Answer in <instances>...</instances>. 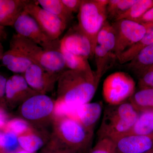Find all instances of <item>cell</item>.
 Segmentation results:
<instances>
[{
  "instance_id": "cell-1",
  "label": "cell",
  "mask_w": 153,
  "mask_h": 153,
  "mask_svg": "<svg viewBox=\"0 0 153 153\" xmlns=\"http://www.w3.org/2000/svg\"><path fill=\"white\" fill-rule=\"evenodd\" d=\"M99 82L92 70H65L57 80V100L72 106L88 103L93 98Z\"/></svg>"
},
{
  "instance_id": "cell-2",
  "label": "cell",
  "mask_w": 153,
  "mask_h": 153,
  "mask_svg": "<svg viewBox=\"0 0 153 153\" xmlns=\"http://www.w3.org/2000/svg\"><path fill=\"white\" fill-rule=\"evenodd\" d=\"M54 137L51 144L73 153H88L91 149L94 133L73 118H55Z\"/></svg>"
},
{
  "instance_id": "cell-3",
  "label": "cell",
  "mask_w": 153,
  "mask_h": 153,
  "mask_svg": "<svg viewBox=\"0 0 153 153\" xmlns=\"http://www.w3.org/2000/svg\"><path fill=\"white\" fill-rule=\"evenodd\" d=\"M139 111L130 102L108 105L104 110L98 131L99 139L112 141L128 134L136 121Z\"/></svg>"
},
{
  "instance_id": "cell-4",
  "label": "cell",
  "mask_w": 153,
  "mask_h": 153,
  "mask_svg": "<svg viewBox=\"0 0 153 153\" xmlns=\"http://www.w3.org/2000/svg\"><path fill=\"white\" fill-rule=\"evenodd\" d=\"M108 0H82L77 15L78 28L88 38L94 56L97 38L107 21Z\"/></svg>"
},
{
  "instance_id": "cell-5",
  "label": "cell",
  "mask_w": 153,
  "mask_h": 153,
  "mask_svg": "<svg viewBox=\"0 0 153 153\" xmlns=\"http://www.w3.org/2000/svg\"><path fill=\"white\" fill-rule=\"evenodd\" d=\"M136 83L127 73L118 71L110 74L105 79L102 85V95L109 105L123 103L133 95Z\"/></svg>"
},
{
  "instance_id": "cell-6",
  "label": "cell",
  "mask_w": 153,
  "mask_h": 153,
  "mask_svg": "<svg viewBox=\"0 0 153 153\" xmlns=\"http://www.w3.org/2000/svg\"><path fill=\"white\" fill-rule=\"evenodd\" d=\"M13 27L16 34L27 38L44 50L60 48V40L50 39L42 31L34 18L25 11L17 19Z\"/></svg>"
},
{
  "instance_id": "cell-7",
  "label": "cell",
  "mask_w": 153,
  "mask_h": 153,
  "mask_svg": "<svg viewBox=\"0 0 153 153\" xmlns=\"http://www.w3.org/2000/svg\"><path fill=\"white\" fill-rule=\"evenodd\" d=\"M112 25L116 34L114 53L117 57L139 41L148 31L144 25L127 19L115 21Z\"/></svg>"
},
{
  "instance_id": "cell-8",
  "label": "cell",
  "mask_w": 153,
  "mask_h": 153,
  "mask_svg": "<svg viewBox=\"0 0 153 153\" xmlns=\"http://www.w3.org/2000/svg\"><path fill=\"white\" fill-rule=\"evenodd\" d=\"M55 104V101L46 94H37L22 102L20 113L29 123H40L53 117Z\"/></svg>"
},
{
  "instance_id": "cell-9",
  "label": "cell",
  "mask_w": 153,
  "mask_h": 153,
  "mask_svg": "<svg viewBox=\"0 0 153 153\" xmlns=\"http://www.w3.org/2000/svg\"><path fill=\"white\" fill-rule=\"evenodd\" d=\"M25 11L34 18L42 31L51 40H58L67 27V24L42 8L35 1H31L25 7Z\"/></svg>"
},
{
  "instance_id": "cell-10",
  "label": "cell",
  "mask_w": 153,
  "mask_h": 153,
  "mask_svg": "<svg viewBox=\"0 0 153 153\" xmlns=\"http://www.w3.org/2000/svg\"><path fill=\"white\" fill-rule=\"evenodd\" d=\"M61 74L49 72L37 64H33L22 75L32 89L37 93L46 94L53 89Z\"/></svg>"
},
{
  "instance_id": "cell-11",
  "label": "cell",
  "mask_w": 153,
  "mask_h": 153,
  "mask_svg": "<svg viewBox=\"0 0 153 153\" xmlns=\"http://www.w3.org/2000/svg\"><path fill=\"white\" fill-rule=\"evenodd\" d=\"M60 46L70 53L87 59L94 56L90 41L77 25L69 29L60 40Z\"/></svg>"
},
{
  "instance_id": "cell-12",
  "label": "cell",
  "mask_w": 153,
  "mask_h": 153,
  "mask_svg": "<svg viewBox=\"0 0 153 153\" xmlns=\"http://www.w3.org/2000/svg\"><path fill=\"white\" fill-rule=\"evenodd\" d=\"M113 142L115 153H145L153 148V134H127Z\"/></svg>"
},
{
  "instance_id": "cell-13",
  "label": "cell",
  "mask_w": 153,
  "mask_h": 153,
  "mask_svg": "<svg viewBox=\"0 0 153 153\" xmlns=\"http://www.w3.org/2000/svg\"><path fill=\"white\" fill-rule=\"evenodd\" d=\"M39 94L31 88L22 74H14L7 80L6 97L9 100L21 101Z\"/></svg>"
},
{
  "instance_id": "cell-14",
  "label": "cell",
  "mask_w": 153,
  "mask_h": 153,
  "mask_svg": "<svg viewBox=\"0 0 153 153\" xmlns=\"http://www.w3.org/2000/svg\"><path fill=\"white\" fill-rule=\"evenodd\" d=\"M102 105L99 102H88L76 108L73 118L88 130L94 133V127L101 116Z\"/></svg>"
},
{
  "instance_id": "cell-15",
  "label": "cell",
  "mask_w": 153,
  "mask_h": 153,
  "mask_svg": "<svg viewBox=\"0 0 153 153\" xmlns=\"http://www.w3.org/2000/svg\"><path fill=\"white\" fill-rule=\"evenodd\" d=\"M19 51L30 59L34 64L39 65L44 53V50L27 38L15 34L12 36L10 48Z\"/></svg>"
},
{
  "instance_id": "cell-16",
  "label": "cell",
  "mask_w": 153,
  "mask_h": 153,
  "mask_svg": "<svg viewBox=\"0 0 153 153\" xmlns=\"http://www.w3.org/2000/svg\"><path fill=\"white\" fill-rule=\"evenodd\" d=\"M30 0H0V25L13 27Z\"/></svg>"
},
{
  "instance_id": "cell-17",
  "label": "cell",
  "mask_w": 153,
  "mask_h": 153,
  "mask_svg": "<svg viewBox=\"0 0 153 153\" xmlns=\"http://www.w3.org/2000/svg\"><path fill=\"white\" fill-rule=\"evenodd\" d=\"M1 61L3 65L9 70L22 74L25 73L30 65L34 64L24 54L11 49L4 52Z\"/></svg>"
},
{
  "instance_id": "cell-18",
  "label": "cell",
  "mask_w": 153,
  "mask_h": 153,
  "mask_svg": "<svg viewBox=\"0 0 153 153\" xmlns=\"http://www.w3.org/2000/svg\"><path fill=\"white\" fill-rule=\"evenodd\" d=\"M153 65V44L140 51L128 63L127 68L139 77Z\"/></svg>"
},
{
  "instance_id": "cell-19",
  "label": "cell",
  "mask_w": 153,
  "mask_h": 153,
  "mask_svg": "<svg viewBox=\"0 0 153 153\" xmlns=\"http://www.w3.org/2000/svg\"><path fill=\"white\" fill-rule=\"evenodd\" d=\"M94 56L95 57L97 66L95 75L100 80L102 76L112 66L117 57L114 52H108L99 45L96 47Z\"/></svg>"
},
{
  "instance_id": "cell-20",
  "label": "cell",
  "mask_w": 153,
  "mask_h": 153,
  "mask_svg": "<svg viewBox=\"0 0 153 153\" xmlns=\"http://www.w3.org/2000/svg\"><path fill=\"white\" fill-rule=\"evenodd\" d=\"M128 134L143 136L153 135V110H144L139 111L136 121Z\"/></svg>"
},
{
  "instance_id": "cell-21",
  "label": "cell",
  "mask_w": 153,
  "mask_h": 153,
  "mask_svg": "<svg viewBox=\"0 0 153 153\" xmlns=\"http://www.w3.org/2000/svg\"><path fill=\"white\" fill-rule=\"evenodd\" d=\"M35 1L42 8L60 18L66 24H68L73 18V14L66 8L61 0Z\"/></svg>"
},
{
  "instance_id": "cell-22",
  "label": "cell",
  "mask_w": 153,
  "mask_h": 153,
  "mask_svg": "<svg viewBox=\"0 0 153 153\" xmlns=\"http://www.w3.org/2000/svg\"><path fill=\"white\" fill-rule=\"evenodd\" d=\"M153 44V27L148 30L146 35L139 41L117 56L120 64L128 63L142 49Z\"/></svg>"
},
{
  "instance_id": "cell-23",
  "label": "cell",
  "mask_w": 153,
  "mask_h": 153,
  "mask_svg": "<svg viewBox=\"0 0 153 153\" xmlns=\"http://www.w3.org/2000/svg\"><path fill=\"white\" fill-rule=\"evenodd\" d=\"M97 45L109 52L114 53L116 45V34L112 24L107 20L100 30L97 38Z\"/></svg>"
},
{
  "instance_id": "cell-24",
  "label": "cell",
  "mask_w": 153,
  "mask_h": 153,
  "mask_svg": "<svg viewBox=\"0 0 153 153\" xmlns=\"http://www.w3.org/2000/svg\"><path fill=\"white\" fill-rule=\"evenodd\" d=\"M129 100L139 112L144 110H153V88L140 89Z\"/></svg>"
},
{
  "instance_id": "cell-25",
  "label": "cell",
  "mask_w": 153,
  "mask_h": 153,
  "mask_svg": "<svg viewBox=\"0 0 153 153\" xmlns=\"http://www.w3.org/2000/svg\"><path fill=\"white\" fill-rule=\"evenodd\" d=\"M18 141L21 149L31 153H35L39 150L45 143L41 136L33 131L18 137Z\"/></svg>"
},
{
  "instance_id": "cell-26",
  "label": "cell",
  "mask_w": 153,
  "mask_h": 153,
  "mask_svg": "<svg viewBox=\"0 0 153 153\" xmlns=\"http://www.w3.org/2000/svg\"><path fill=\"white\" fill-rule=\"evenodd\" d=\"M153 7V0H137L136 2L116 20L127 19L135 21Z\"/></svg>"
},
{
  "instance_id": "cell-27",
  "label": "cell",
  "mask_w": 153,
  "mask_h": 153,
  "mask_svg": "<svg viewBox=\"0 0 153 153\" xmlns=\"http://www.w3.org/2000/svg\"><path fill=\"white\" fill-rule=\"evenodd\" d=\"M60 50L64 56L66 68L78 71H89L91 68L88 59L68 52L60 46Z\"/></svg>"
},
{
  "instance_id": "cell-28",
  "label": "cell",
  "mask_w": 153,
  "mask_h": 153,
  "mask_svg": "<svg viewBox=\"0 0 153 153\" xmlns=\"http://www.w3.org/2000/svg\"><path fill=\"white\" fill-rule=\"evenodd\" d=\"M137 0H109L107 6L108 18L114 22L126 12Z\"/></svg>"
},
{
  "instance_id": "cell-29",
  "label": "cell",
  "mask_w": 153,
  "mask_h": 153,
  "mask_svg": "<svg viewBox=\"0 0 153 153\" xmlns=\"http://www.w3.org/2000/svg\"><path fill=\"white\" fill-rule=\"evenodd\" d=\"M21 149L16 134L8 131H0V150L4 153H13Z\"/></svg>"
},
{
  "instance_id": "cell-30",
  "label": "cell",
  "mask_w": 153,
  "mask_h": 153,
  "mask_svg": "<svg viewBox=\"0 0 153 153\" xmlns=\"http://www.w3.org/2000/svg\"><path fill=\"white\" fill-rule=\"evenodd\" d=\"M6 131L12 132L18 137L33 131L30 124L23 118L13 119L8 121L5 127Z\"/></svg>"
},
{
  "instance_id": "cell-31",
  "label": "cell",
  "mask_w": 153,
  "mask_h": 153,
  "mask_svg": "<svg viewBox=\"0 0 153 153\" xmlns=\"http://www.w3.org/2000/svg\"><path fill=\"white\" fill-rule=\"evenodd\" d=\"M88 153H115L114 143L109 139H100Z\"/></svg>"
},
{
  "instance_id": "cell-32",
  "label": "cell",
  "mask_w": 153,
  "mask_h": 153,
  "mask_svg": "<svg viewBox=\"0 0 153 153\" xmlns=\"http://www.w3.org/2000/svg\"><path fill=\"white\" fill-rule=\"evenodd\" d=\"M138 78L140 89L153 88V65L144 71Z\"/></svg>"
},
{
  "instance_id": "cell-33",
  "label": "cell",
  "mask_w": 153,
  "mask_h": 153,
  "mask_svg": "<svg viewBox=\"0 0 153 153\" xmlns=\"http://www.w3.org/2000/svg\"><path fill=\"white\" fill-rule=\"evenodd\" d=\"M82 0H61L68 10L73 13H78Z\"/></svg>"
},
{
  "instance_id": "cell-34",
  "label": "cell",
  "mask_w": 153,
  "mask_h": 153,
  "mask_svg": "<svg viewBox=\"0 0 153 153\" xmlns=\"http://www.w3.org/2000/svg\"><path fill=\"white\" fill-rule=\"evenodd\" d=\"M153 21V7L151 8L147 12L135 22L144 25L145 27L147 26Z\"/></svg>"
},
{
  "instance_id": "cell-35",
  "label": "cell",
  "mask_w": 153,
  "mask_h": 153,
  "mask_svg": "<svg viewBox=\"0 0 153 153\" xmlns=\"http://www.w3.org/2000/svg\"><path fill=\"white\" fill-rule=\"evenodd\" d=\"M7 78L4 76L0 74V99L6 96V84Z\"/></svg>"
},
{
  "instance_id": "cell-36",
  "label": "cell",
  "mask_w": 153,
  "mask_h": 153,
  "mask_svg": "<svg viewBox=\"0 0 153 153\" xmlns=\"http://www.w3.org/2000/svg\"><path fill=\"white\" fill-rule=\"evenodd\" d=\"M7 114L5 111L0 107V129L5 128L7 123Z\"/></svg>"
},
{
  "instance_id": "cell-37",
  "label": "cell",
  "mask_w": 153,
  "mask_h": 153,
  "mask_svg": "<svg viewBox=\"0 0 153 153\" xmlns=\"http://www.w3.org/2000/svg\"><path fill=\"white\" fill-rule=\"evenodd\" d=\"M46 151L47 153H73L64 149L58 147L50 144Z\"/></svg>"
},
{
  "instance_id": "cell-38",
  "label": "cell",
  "mask_w": 153,
  "mask_h": 153,
  "mask_svg": "<svg viewBox=\"0 0 153 153\" xmlns=\"http://www.w3.org/2000/svg\"><path fill=\"white\" fill-rule=\"evenodd\" d=\"M7 37V33L4 27L0 25V42L5 40Z\"/></svg>"
},
{
  "instance_id": "cell-39",
  "label": "cell",
  "mask_w": 153,
  "mask_h": 153,
  "mask_svg": "<svg viewBox=\"0 0 153 153\" xmlns=\"http://www.w3.org/2000/svg\"><path fill=\"white\" fill-rule=\"evenodd\" d=\"M4 53V51L1 42H0V60H1Z\"/></svg>"
},
{
  "instance_id": "cell-40",
  "label": "cell",
  "mask_w": 153,
  "mask_h": 153,
  "mask_svg": "<svg viewBox=\"0 0 153 153\" xmlns=\"http://www.w3.org/2000/svg\"><path fill=\"white\" fill-rule=\"evenodd\" d=\"M13 153H31L30 152H27V151H25L24 150L22 149H21L19 150V151H17V152H15Z\"/></svg>"
},
{
  "instance_id": "cell-41",
  "label": "cell",
  "mask_w": 153,
  "mask_h": 153,
  "mask_svg": "<svg viewBox=\"0 0 153 153\" xmlns=\"http://www.w3.org/2000/svg\"><path fill=\"white\" fill-rule=\"evenodd\" d=\"M145 153H153V148L151 149L150 150L148 151L147 152Z\"/></svg>"
},
{
  "instance_id": "cell-42",
  "label": "cell",
  "mask_w": 153,
  "mask_h": 153,
  "mask_svg": "<svg viewBox=\"0 0 153 153\" xmlns=\"http://www.w3.org/2000/svg\"><path fill=\"white\" fill-rule=\"evenodd\" d=\"M0 67H1V66H0Z\"/></svg>"
}]
</instances>
